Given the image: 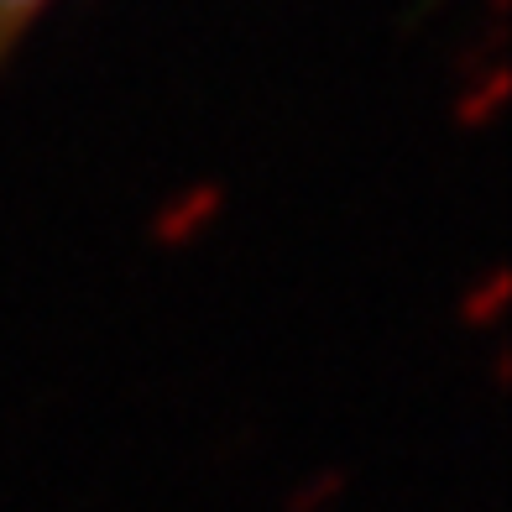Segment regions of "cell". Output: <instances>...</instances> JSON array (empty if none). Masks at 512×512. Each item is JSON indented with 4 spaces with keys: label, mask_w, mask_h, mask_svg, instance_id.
Instances as JSON below:
<instances>
[{
    "label": "cell",
    "mask_w": 512,
    "mask_h": 512,
    "mask_svg": "<svg viewBox=\"0 0 512 512\" xmlns=\"http://www.w3.org/2000/svg\"><path fill=\"white\" fill-rule=\"evenodd\" d=\"M48 6V0H0V53L11 48V42L32 27V16Z\"/></svg>",
    "instance_id": "6da1fadb"
}]
</instances>
